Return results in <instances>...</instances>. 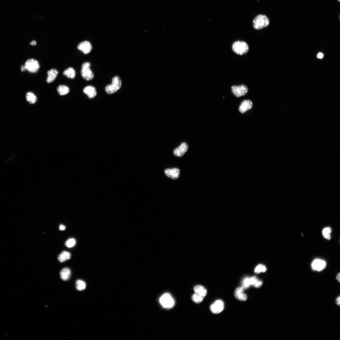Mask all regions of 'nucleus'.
I'll list each match as a JSON object with an SVG mask.
<instances>
[{
	"label": "nucleus",
	"instance_id": "nucleus-1",
	"mask_svg": "<svg viewBox=\"0 0 340 340\" xmlns=\"http://www.w3.org/2000/svg\"><path fill=\"white\" fill-rule=\"evenodd\" d=\"M269 20L265 15H259L257 16L253 21V26L255 29L260 30L268 26Z\"/></svg>",
	"mask_w": 340,
	"mask_h": 340
},
{
	"label": "nucleus",
	"instance_id": "nucleus-2",
	"mask_svg": "<svg viewBox=\"0 0 340 340\" xmlns=\"http://www.w3.org/2000/svg\"><path fill=\"white\" fill-rule=\"evenodd\" d=\"M233 51L239 55H243L248 52L249 47L246 43L244 41H237L233 45Z\"/></svg>",
	"mask_w": 340,
	"mask_h": 340
},
{
	"label": "nucleus",
	"instance_id": "nucleus-3",
	"mask_svg": "<svg viewBox=\"0 0 340 340\" xmlns=\"http://www.w3.org/2000/svg\"><path fill=\"white\" fill-rule=\"evenodd\" d=\"M122 81L118 76L114 77L112 80L111 84L107 85L106 87L105 91L108 94H112L117 91L121 87Z\"/></svg>",
	"mask_w": 340,
	"mask_h": 340
},
{
	"label": "nucleus",
	"instance_id": "nucleus-4",
	"mask_svg": "<svg viewBox=\"0 0 340 340\" xmlns=\"http://www.w3.org/2000/svg\"><path fill=\"white\" fill-rule=\"evenodd\" d=\"M90 62H86L83 64L81 69V75L83 78L87 81H90L94 77L93 73L90 69Z\"/></svg>",
	"mask_w": 340,
	"mask_h": 340
},
{
	"label": "nucleus",
	"instance_id": "nucleus-5",
	"mask_svg": "<svg viewBox=\"0 0 340 340\" xmlns=\"http://www.w3.org/2000/svg\"><path fill=\"white\" fill-rule=\"evenodd\" d=\"M160 302L162 306L167 309L172 308L175 305L174 300L169 293H165L162 295L160 299Z\"/></svg>",
	"mask_w": 340,
	"mask_h": 340
},
{
	"label": "nucleus",
	"instance_id": "nucleus-6",
	"mask_svg": "<svg viewBox=\"0 0 340 340\" xmlns=\"http://www.w3.org/2000/svg\"><path fill=\"white\" fill-rule=\"evenodd\" d=\"M25 66L27 70L33 73H37L40 68L39 62L33 59L28 60L25 63Z\"/></svg>",
	"mask_w": 340,
	"mask_h": 340
},
{
	"label": "nucleus",
	"instance_id": "nucleus-7",
	"mask_svg": "<svg viewBox=\"0 0 340 340\" xmlns=\"http://www.w3.org/2000/svg\"><path fill=\"white\" fill-rule=\"evenodd\" d=\"M231 91L235 96L240 97L245 95L248 93V89L247 86L243 85L234 86L231 87Z\"/></svg>",
	"mask_w": 340,
	"mask_h": 340
},
{
	"label": "nucleus",
	"instance_id": "nucleus-8",
	"mask_svg": "<svg viewBox=\"0 0 340 340\" xmlns=\"http://www.w3.org/2000/svg\"><path fill=\"white\" fill-rule=\"evenodd\" d=\"M311 265L313 270L320 272L325 269L326 266V263L324 260L317 259L314 260Z\"/></svg>",
	"mask_w": 340,
	"mask_h": 340
},
{
	"label": "nucleus",
	"instance_id": "nucleus-9",
	"mask_svg": "<svg viewBox=\"0 0 340 340\" xmlns=\"http://www.w3.org/2000/svg\"><path fill=\"white\" fill-rule=\"evenodd\" d=\"M224 308L223 302L221 300L215 301L211 305L210 309L211 312L215 314H219L222 312Z\"/></svg>",
	"mask_w": 340,
	"mask_h": 340
},
{
	"label": "nucleus",
	"instance_id": "nucleus-10",
	"mask_svg": "<svg viewBox=\"0 0 340 340\" xmlns=\"http://www.w3.org/2000/svg\"><path fill=\"white\" fill-rule=\"evenodd\" d=\"M77 48L84 54H87L91 52L92 47L90 42L87 41H85L79 43Z\"/></svg>",
	"mask_w": 340,
	"mask_h": 340
},
{
	"label": "nucleus",
	"instance_id": "nucleus-11",
	"mask_svg": "<svg viewBox=\"0 0 340 340\" xmlns=\"http://www.w3.org/2000/svg\"><path fill=\"white\" fill-rule=\"evenodd\" d=\"M188 149L187 144L186 143H183L178 148L173 151V154L175 156L181 157L183 156L186 152Z\"/></svg>",
	"mask_w": 340,
	"mask_h": 340
},
{
	"label": "nucleus",
	"instance_id": "nucleus-12",
	"mask_svg": "<svg viewBox=\"0 0 340 340\" xmlns=\"http://www.w3.org/2000/svg\"><path fill=\"white\" fill-rule=\"evenodd\" d=\"M244 289L242 287L237 288L235 291V297L238 300L244 301L247 300V296L244 293Z\"/></svg>",
	"mask_w": 340,
	"mask_h": 340
},
{
	"label": "nucleus",
	"instance_id": "nucleus-13",
	"mask_svg": "<svg viewBox=\"0 0 340 340\" xmlns=\"http://www.w3.org/2000/svg\"><path fill=\"white\" fill-rule=\"evenodd\" d=\"M253 104L250 100H246L243 101L239 107V110L242 113L246 112L251 109Z\"/></svg>",
	"mask_w": 340,
	"mask_h": 340
},
{
	"label": "nucleus",
	"instance_id": "nucleus-14",
	"mask_svg": "<svg viewBox=\"0 0 340 340\" xmlns=\"http://www.w3.org/2000/svg\"><path fill=\"white\" fill-rule=\"evenodd\" d=\"M164 172L166 176L173 179H177L180 176V170L177 168L166 169Z\"/></svg>",
	"mask_w": 340,
	"mask_h": 340
},
{
	"label": "nucleus",
	"instance_id": "nucleus-15",
	"mask_svg": "<svg viewBox=\"0 0 340 340\" xmlns=\"http://www.w3.org/2000/svg\"><path fill=\"white\" fill-rule=\"evenodd\" d=\"M59 71L55 69H52L48 71L46 81L47 83H50L53 82L56 78Z\"/></svg>",
	"mask_w": 340,
	"mask_h": 340
},
{
	"label": "nucleus",
	"instance_id": "nucleus-16",
	"mask_svg": "<svg viewBox=\"0 0 340 340\" xmlns=\"http://www.w3.org/2000/svg\"><path fill=\"white\" fill-rule=\"evenodd\" d=\"M83 91L90 98L94 97L97 94L95 88L92 86H88L84 88Z\"/></svg>",
	"mask_w": 340,
	"mask_h": 340
},
{
	"label": "nucleus",
	"instance_id": "nucleus-17",
	"mask_svg": "<svg viewBox=\"0 0 340 340\" xmlns=\"http://www.w3.org/2000/svg\"><path fill=\"white\" fill-rule=\"evenodd\" d=\"M194 290L195 293L200 296L203 298H204L207 295L206 289L202 286L198 285L195 287Z\"/></svg>",
	"mask_w": 340,
	"mask_h": 340
},
{
	"label": "nucleus",
	"instance_id": "nucleus-18",
	"mask_svg": "<svg viewBox=\"0 0 340 340\" xmlns=\"http://www.w3.org/2000/svg\"><path fill=\"white\" fill-rule=\"evenodd\" d=\"M71 271L68 268L63 269L60 272V276L61 279L64 281L69 279L71 276Z\"/></svg>",
	"mask_w": 340,
	"mask_h": 340
},
{
	"label": "nucleus",
	"instance_id": "nucleus-19",
	"mask_svg": "<svg viewBox=\"0 0 340 340\" xmlns=\"http://www.w3.org/2000/svg\"><path fill=\"white\" fill-rule=\"evenodd\" d=\"M249 279L251 286L259 288L262 285V281L258 279L256 277H252L249 278Z\"/></svg>",
	"mask_w": 340,
	"mask_h": 340
},
{
	"label": "nucleus",
	"instance_id": "nucleus-20",
	"mask_svg": "<svg viewBox=\"0 0 340 340\" xmlns=\"http://www.w3.org/2000/svg\"><path fill=\"white\" fill-rule=\"evenodd\" d=\"M63 75L68 78L73 79L75 77L76 71L73 68L70 67L64 71Z\"/></svg>",
	"mask_w": 340,
	"mask_h": 340
},
{
	"label": "nucleus",
	"instance_id": "nucleus-21",
	"mask_svg": "<svg viewBox=\"0 0 340 340\" xmlns=\"http://www.w3.org/2000/svg\"><path fill=\"white\" fill-rule=\"evenodd\" d=\"M58 92L61 96H64L67 94L70 91L68 87L66 85H61L59 86L57 89Z\"/></svg>",
	"mask_w": 340,
	"mask_h": 340
},
{
	"label": "nucleus",
	"instance_id": "nucleus-22",
	"mask_svg": "<svg viewBox=\"0 0 340 340\" xmlns=\"http://www.w3.org/2000/svg\"><path fill=\"white\" fill-rule=\"evenodd\" d=\"M71 256L70 253L64 251L62 252L59 256L58 259L60 262H62L70 259Z\"/></svg>",
	"mask_w": 340,
	"mask_h": 340
},
{
	"label": "nucleus",
	"instance_id": "nucleus-23",
	"mask_svg": "<svg viewBox=\"0 0 340 340\" xmlns=\"http://www.w3.org/2000/svg\"><path fill=\"white\" fill-rule=\"evenodd\" d=\"M26 98L27 102L30 104L34 103L37 100V97L31 92H29L27 94Z\"/></svg>",
	"mask_w": 340,
	"mask_h": 340
},
{
	"label": "nucleus",
	"instance_id": "nucleus-24",
	"mask_svg": "<svg viewBox=\"0 0 340 340\" xmlns=\"http://www.w3.org/2000/svg\"><path fill=\"white\" fill-rule=\"evenodd\" d=\"M332 232V229L330 227H327L324 228L323 230V237L328 240H330L331 239V234Z\"/></svg>",
	"mask_w": 340,
	"mask_h": 340
},
{
	"label": "nucleus",
	"instance_id": "nucleus-25",
	"mask_svg": "<svg viewBox=\"0 0 340 340\" xmlns=\"http://www.w3.org/2000/svg\"><path fill=\"white\" fill-rule=\"evenodd\" d=\"M76 287L78 290L82 291L85 289L86 285L84 281L81 280H78L76 282Z\"/></svg>",
	"mask_w": 340,
	"mask_h": 340
},
{
	"label": "nucleus",
	"instance_id": "nucleus-26",
	"mask_svg": "<svg viewBox=\"0 0 340 340\" xmlns=\"http://www.w3.org/2000/svg\"><path fill=\"white\" fill-rule=\"evenodd\" d=\"M267 270L266 267L263 265L260 264L258 265L255 269V272L256 274L261 272H265Z\"/></svg>",
	"mask_w": 340,
	"mask_h": 340
},
{
	"label": "nucleus",
	"instance_id": "nucleus-27",
	"mask_svg": "<svg viewBox=\"0 0 340 340\" xmlns=\"http://www.w3.org/2000/svg\"><path fill=\"white\" fill-rule=\"evenodd\" d=\"M204 298L200 296L195 293L192 296V300L195 303H199L203 301Z\"/></svg>",
	"mask_w": 340,
	"mask_h": 340
},
{
	"label": "nucleus",
	"instance_id": "nucleus-28",
	"mask_svg": "<svg viewBox=\"0 0 340 340\" xmlns=\"http://www.w3.org/2000/svg\"><path fill=\"white\" fill-rule=\"evenodd\" d=\"M251 286L249 278H246L243 280L242 284V287L245 289H247Z\"/></svg>",
	"mask_w": 340,
	"mask_h": 340
},
{
	"label": "nucleus",
	"instance_id": "nucleus-29",
	"mask_svg": "<svg viewBox=\"0 0 340 340\" xmlns=\"http://www.w3.org/2000/svg\"><path fill=\"white\" fill-rule=\"evenodd\" d=\"M76 240L75 239L72 238L68 240L66 243V245L68 248L73 247L75 245Z\"/></svg>",
	"mask_w": 340,
	"mask_h": 340
},
{
	"label": "nucleus",
	"instance_id": "nucleus-30",
	"mask_svg": "<svg viewBox=\"0 0 340 340\" xmlns=\"http://www.w3.org/2000/svg\"><path fill=\"white\" fill-rule=\"evenodd\" d=\"M324 57V54L323 53L320 52L318 53L317 56V57L318 59H321L323 58Z\"/></svg>",
	"mask_w": 340,
	"mask_h": 340
},
{
	"label": "nucleus",
	"instance_id": "nucleus-31",
	"mask_svg": "<svg viewBox=\"0 0 340 340\" xmlns=\"http://www.w3.org/2000/svg\"><path fill=\"white\" fill-rule=\"evenodd\" d=\"M335 302H336V304L337 305H338V306H340V297L339 296L338 297L336 298V301H335Z\"/></svg>",
	"mask_w": 340,
	"mask_h": 340
},
{
	"label": "nucleus",
	"instance_id": "nucleus-32",
	"mask_svg": "<svg viewBox=\"0 0 340 340\" xmlns=\"http://www.w3.org/2000/svg\"><path fill=\"white\" fill-rule=\"evenodd\" d=\"M59 228L60 230H63L66 229V227L62 225V224H61V225H60Z\"/></svg>",
	"mask_w": 340,
	"mask_h": 340
},
{
	"label": "nucleus",
	"instance_id": "nucleus-33",
	"mask_svg": "<svg viewBox=\"0 0 340 340\" xmlns=\"http://www.w3.org/2000/svg\"><path fill=\"white\" fill-rule=\"evenodd\" d=\"M37 42H36L35 41L33 40L30 43V45L32 46H35L36 45V44H37Z\"/></svg>",
	"mask_w": 340,
	"mask_h": 340
},
{
	"label": "nucleus",
	"instance_id": "nucleus-34",
	"mask_svg": "<svg viewBox=\"0 0 340 340\" xmlns=\"http://www.w3.org/2000/svg\"><path fill=\"white\" fill-rule=\"evenodd\" d=\"M340 273H339L338 274V275H337V276H336V279L338 280V281L339 283L340 281Z\"/></svg>",
	"mask_w": 340,
	"mask_h": 340
},
{
	"label": "nucleus",
	"instance_id": "nucleus-35",
	"mask_svg": "<svg viewBox=\"0 0 340 340\" xmlns=\"http://www.w3.org/2000/svg\"><path fill=\"white\" fill-rule=\"evenodd\" d=\"M21 71H25L27 70L26 68L25 65L21 66Z\"/></svg>",
	"mask_w": 340,
	"mask_h": 340
},
{
	"label": "nucleus",
	"instance_id": "nucleus-36",
	"mask_svg": "<svg viewBox=\"0 0 340 340\" xmlns=\"http://www.w3.org/2000/svg\"><path fill=\"white\" fill-rule=\"evenodd\" d=\"M338 1H340V0H338Z\"/></svg>",
	"mask_w": 340,
	"mask_h": 340
}]
</instances>
